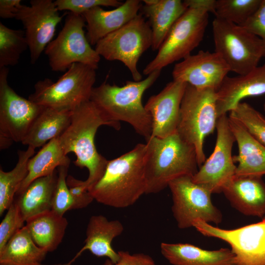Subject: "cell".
<instances>
[{
    "label": "cell",
    "instance_id": "1",
    "mask_svg": "<svg viewBox=\"0 0 265 265\" xmlns=\"http://www.w3.org/2000/svg\"><path fill=\"white\" fill-rule=\"evenodd\" d=\"M146 144L108 160L102 177L88 189L94 200L115 208L134 204L146 193L144 158Z\"/></svg>",
    "mask_w": 265,
    "mask_h": 265
},
{
    "label": "cell",
    "instance_id": "2",
    "mask_svg": "<svg viewBox=\"0 0 265 265\" xmlns=\"http://www.w3.org/2000/svg\"><path fill=\"white\" fill-rule=\"evenodd\" d=\"M106 125L118 130L119 122L108 120L90 100L83 102L72 110L71 122L59 140L65 154L71 152L76 156L75 165L88 171L84 181L87 189L103 175L108 160L96 148L94 138L98 128Z\"/></svg>",
    "mask_w": 265,
    "mask_h": 265
},
{
    "label": "cell",
    "instance_id": "3",
    "mask_svg": "<svg viewBox=\"0 0 265 265\" xmlns=\"http://www.w3.org/2000/svg\"><path fill=\"white\" fill-rule=\"evenodd\" d=\"M160 72L154 71L139 81L128 80L122 86L104 81L93 87L90 100L108 120L128 123L146 140L151 136L152 121L142 104V97L157 80Z\"/></svg>",
    "mask_w": 265,
    "mask_h": 265
},
{
    "label": "cell",
    "instance_id": "4",
    "mask_svg": "<svg viewBox=\"0 0 265 265\" xmlns=\"http://www.w3.org/2000/svg\"><path fill=\"white\" fill-rule=\"evenodd\" d=\"M146 141L145 194L159 192L174 180L193 176L197 172L195 148L183 140L177 132L164 138L151 136Z\"/></svg>",
    "mask_w": 265,
    "mask_h": 265
},
{
    "label": "cell",
    "instance_id": "5",
    "mask_svg": "<svg viewBox=\"0 0 265 265\" xmlns=\"http://www.w3.org/2000/svg\"><path fill=\"white\" fill-rule=\"evenodd\" d=\"M216 90L187 84L180 106L177 132L195 149L199 167L205 161V138L216 129L218 118Z\"/></svg>",
    "mask_w": 265,
    "mask_h": 265
},
{
    "label": "cell",
    "instance_id": "6",
    "mask_svg": "<svg viewBox=\"0 0 265 265\" xmlns=\"http://www.w3.org/2000/svg\"><path fill=\"white\" fill-rule=\"evenodd\" d=\"M96 80V70L74 63L56 82L48 78L38 80L28 99L44 107L72 111L90 100Z\"/></svg>",
    "mask_w": 265,
    "mask_h": 265
},
{
    "label": "cell",
    "instance_id": "7",
    "mask_svg": "<svg viewBox=\"0 0 265 265\" xmlns=\"http://www.w3.org/2000/svg\"><path fill=\"white\" fill-rule=\"evenodd\" d=\"M209 13L203 7L188 6L173 26L155 58L144 68L143 74L148 76L154 71L161 70L190 55L204 38Z\"/></svg>",
    "mask_w": 265,
    "mask_h": 265
},
{
    "label": "cell",
    "instance_id": "8",
    "mask_svg": "<svg viewBox=\"0 0 265 265\" xmlns=\"http://www.w3.org/2000/svg\"><path fill=\"white\" fill-rule=\"evenodd\" d=\"M212 29L214 52L221 56L230 71L244 75L258 66L264 53L260 38L241 26L216 18Z\"/></svg>",
    "mask_w": 265,
    "mask_h": 265
},
{
    "label": "cell",
    "instance_id": "9",
    "mask_svg": "<svg viewBox=\"0 0 265 265\" xmlns=\"http://www.w3.org/2000/svg\"><path fill=\"white\" fill-rule=\"evenodd\" d=\"M138 13L133 19L99 40L95 50L108 61L122 62L129 70L134 81L142 80L138 61L152 46V32L148 21Z\"/></svg>",
    "mask_w": 265,
    "mask_h": 265
},
{
    "label": "cell",
    "instance_id": "10",
    "mask_svg": "<svg viewBox=\"0 0 265 265\" xmlns=\"http://www.w3.org/2000/svg\"><path fill=\"white\" fill-rule=\"evenodd\" d=\"M85 26L82 15L72 12L67 15L62 29L44 51L52 71L66 72L76 63L98 69L101 56L88 42Z\"/></svg>",
    "mask_w": 265,
    "mask_h": 265
},
{
    "label": "cell",
    "instance_id": "11",
    "mask_svg": "<svg viewBox=\"0 0 265 265\" xmlns=\"http://www.w3.org/2000/svg\"><path fill=\"white\" fill-rule=\"evenodd\" d=\"M8 67L0 68V148L22 142L44 106L18 95L8 83Z\"/></svg>",
    "mask_w": 265,
    "mask_h": 265
},
{
    "label": "cell",
    "instance_id": "12",
    "mask_svg": "<svg viewBox=\"0 0 265 265\" xmlns=\"http://www.w3.org/2000/svg\"><path fill=\"white\" fill-rule=\"evenodd\" d=\"M191 177L178 178L168 185L173 201L172 211L178 227L182 229L193 227L194 221L197 220L208 223H221L222 214L213 204L212 194L193 182Z\"/></svg>",
    "mask_w": 265,
    "mask_h": 265
},
{
    "label": "cell",
    "instance_id": "13",
    "mask_svg": "<svg viewBox=\"0 0 265 265\" xmlns=\"http://www.w3.org/2000/svg\"><path fill=\"white\" fill-rule=\"evenodd\" d=\"M216 130L217 137L212 154L191 177L193 182L212 194L222 192L235 177L236 170L232 154L236 140L227 114L218 118Z\"/></svg>",
    "mask_w": 265,
    "mask_h": 265
},
{
    "label": "cell",
    "instance_id": "14",
    "mask_svg": "<svg viewBox=\"0 0 265 265\" xmlns=\"http://www.w3.org/2000/svg\"><path fill=\"white\" fill-rule=\"evenodd\" d=\"M193 227L204 236L229 244L235 265H265V215L258 222L234 229H221L200 220L194 221Z\"/></svg>",
    "mask_w": 265,
    "mask_h": 265
},
{
    "label": "cell",
    "instance_id": "15",
    "mask_svg": "<svg viewBox=\"0 0 265 265\" xmlns=\"http://www.w3.org/2000/svg\"><path fill=\"white\" fill-rule=\"evenodd\" d=\"M29 3L18 7L15 19L23 25L30 62L34 64L53 40L62 16L52 0H31Z\"/></svg>",
    "mask_w": 265,
    "mask_h": 265
},
{
    "label": "cell",
    "instance_id": "16",
    "mask_svg": "<svg viewBox=\"0 0 265 265\" xmlns=\"http://www.w3.org/2000/svg\"><path fill=\"white\" fill-rule=\"evenodd\" d=\"M230 68L221 56L209 51H199L176 63L172 72L173 79L197 89H219Z\"/></svg>",
    "mask_w": 265,
    "mask_h": 265
},
{
    "label": "cell",
    "instance_id": "17",
    "mask_svg": "<svg viewBox=\"0 0 265 265\" xmlns=\"http://www.w3.org/2000/svg\"><path fill=\"white\" fill-rule=\"evenodd\" d=\"M186 86L185 82L173 80L147 100L144 106L152 118V136L164 138L177 132L181 104Z\"/></svg>",
    "mask_w": 265,
    "mask_h": 265
},
{
    "label": "cell",
    "instance_id": "18",
    "mask_svg": "<svg viewBox=\"0 0 265 265\" xmlns=\"http://www.w3.org/2000/svg\"><path fill=\"white\" fill-rule=\"evenodd\" d=\"M265 94V63L244 75L226 77L216 91L218 118L244 98Z\"/></svg>",
    "mask_w": 265,
    "mask_h": 265
},
{
    "label": "cell",
    "instance_id": "19",
    "mask_svg": "<svg viewBox=\"0 0 265 265\" xmlns=\"http://www.w3.org/2000/svg\"><path fill=\"white\" fill-rule=\"evenodd\" d=\"M139 0H127L114 9L94 7L82 14L85 22L86 38L92 46L107 35L122 27L136 17L142 5Z\"/></svg>",
    "mask_w": 265,
    "mask_h": 265
},
{
    "label": "cell",
    "instance_id": "20",
    "mask_svg": "<svg viewBox=\"0 0 265 265\" xmlns=\"http://www.w3.org/2000/svg\"><path fill=\"white\" fill-rule=\"evenodd\" d=\"M229 124L238 146L233 156L236 177L265 176V146L255 138L236 118L228 116Z\"/></svg>",
    "mask_w": 265,
    "mask_h": 265
},
{
    "label": "cell",
    "instance_id": "21",
    "mask_svg": "<svg viewBox=\"0 0 265 265\" xmlns=\"http://www.w3.org/2000/svg\"><path fill=\"white\" fill-rule=\"evenodd\" d=\"M231 205L246 216L265 215V183L260 177H236L223 190Z\"/></svg>",
    "mask_w": 265,
    "mask_h": 265
},
{
    "label": "cell",
    "instance_id": "22",
    "mask_svg": "<svg viewBox=\"0 0 265 265\" xmlns=\"http://www.w3.org/2000/svg\"><path fill=\"white\" fill-rule=\"evenodd\" d=\"M123 231V225L118 220H109L102 215H92L87 224L84 245L67 265H71L87 250L97 257H106L113 263H117L120 256L112 248L111 243Z\"/></svg>",
    "mask_w": 265,
    "mask_h": 265
},
{
    "label": "cell",
    "instance_id": "23",
    "mask_svg": "<svg viewBox=\"0 0 265 265\" xmlns=\"http://www.w3.org/2000/svg\"><path fill=\"white\" fill-rule=\"evenodd\" d=\"M162 255L172 265H235L231 249L208 250L189 243H161Z\"/></svg>",
    "mask_w": 265,
    "mask_h": 265
},
{
    "label": "cell",
    "instance_id": "24",
    "mask_svg": "<svg viewBox=\"0 0 265 265\" xmlns=\"http://www.w3.org/2000/svg\"><path fill=\"white\" fill-rule=\"evenodd\" d=\"M187 7L181 0H157L152 4L142 5L140 11L148 19L152 32V49L158 50L177 20Z\"/></svg>",
    "mask_w": 265,
    "mask_h": 265
},
{
    "label": "cell",
    "instance_id": "25",
    "mask_svg": "<svg viewBox=\"0 0 265 265\" xmlns=\"http://www.w3.org/2000/svg\"><path fill=\"white\" fill-rule=\"evenodd\" d=\"M58 179V171L36 179L14 200L25 222L29 218L52 209V201Z\"/></svg>",
    "mask_w": 265,
    "mask_h": 265
},
{
    "label": "cell",
    "instance_id": "26",
    "mask_svg": "<svg viewBox=\"0 0 265 265\" xmlns=\"http://www.w3.org/2000/svg\"><path fill=\"white\" fill-rule=\"evenodd\" d=\"M72 111H61L45 107L31 125L21 142L34 149L43 146L60 136L71 122Z\"/></svg>",
    "mask_w": 265,
    "mask_h": 265
},
{
    "label": "cell",
    "instance_id": "27",
    "mask_svg": "<svg viewBox=\"0 0 265 265\" xmlns=\"http://www.w3.org/2000/svg\"><path fill=\"white\" fill-rule=\"evenodd\" d=\"M26 223L34 243L48 252L54 251L61 243L68 224L65 217L53 210L32 216Z\"/></svg>",
    "mask_w": 265,
    "mask_h": 265
},
{
    "label": "cell",
    "instance_id": "28",
    "mask_svg": "<svg viewBox=\"0 0 265 265\" xmlns=\"http://www.w3.org/2000/svg\"><path fill=\"white\" fill-rule=\"evenodd\" d=\"M70 160L65 154L59 137L44 145L28 163V173L22 183L15 196L22 193L33 181L52 174L60 166L69 167Z\"/></svg>",
    "mask_w": 265,
    "mask_h": 265
},
{
    "label": "cell",
    "instance_id": "29",
    "mask_svg": "<svg viewBox=\"0 0 265 265\" xmlns=\"http://www.w3.org/2000/svg\"><path fill=\"white\" fill-rule=\"evenodd\" d=\"M48 252L38 247L25 226L11 238L0 251V264L42 265Z\"/></svg>",
    "mask_w": 265,
    "mask_h": 265
},
{
    "label": "cell",
    "instance_id": "30",
    "mask_svg": "<svg viewBox=\"0 0 265 265\" xmlns=\"http://www.w3.org/2000/svg\"><path fill=\"white\" fill-rule=\"evenodd\" d=\"M35 149L28 146L25 151H18V162L8 172L0 168V215L13 203L15 195L28 173V163L33 156Z\"/></svg>",
    "mask_w": 265,
    "mask_h": 265
},
{
    "label": "cell",
    "instance_id": "31",
    "mask_svg": "<svg viewBox=\"0 0 265 265\" xmlns=\"http://www.w3.org/2000/svg\"><path fill=\"white\" fill-rule=\"evenodd\" d=\"M27 48L24 30L9 28L0 22V68L17 65Z\"/></svg>",
    "mask_w": 265,
    "mask_h": 265
},
{
    "label": "cell",
    "instance_id": "32",
    "mask_svg": "<svg viewBox=\"0 0 265 265\" xmlns=\"http://www.w3.org/2000/svg\"><path fill=\"white\" fill-rule=\"evenodd\" d=\"M261 0H215V18L242 26L257 11Z\"/></svg>",
    "mask_w": 265,
    "mask_h": 265
},
{
    "label": "cell",
    "instance_id": "33",
    "mask_svg": "<svg viewBox=\"0 0 265 265\" xmlns=\"http://www.w3.org/2000/svg\"><path fill=\"white\" fill-rule=\"evenodd\" d=\"M229 114L265 146V117L261 112L249 104L241 102Z\"/></svg>",
    "mask_w": 265,
    "mask_h": 265
},
{
    "label": "cell",
    "instance_id": "34",
    "mask_svg": "<svg viewBox=\"0 0 265 265\" xmlns=\"http://www.w3.org/2000/svg\"><path fill=\"white\" fill-rule=\"evenodd\" d=\"M69 167L57 168L58 179L52 201V209L63 216L68 211L77 209L76 203L71 194L66 183Z\"/></svg>",
    "mask_w": 265,
    "mask_h": 265
},
{
    "label": "cell",
    "instance_id": "35",
    "mask_svg": "<svg viewBox=\"0 0 265 265\" xmlns=\"http://www.w3.org/2000/svg\"><path fill=\"white\" fill-rule=\"evenodd\" d=\"M7 210L0 224V251L16 233L25 226L24 223L26 222L15 200Z\"/></svg>",
    "mask_w": 265,
    "mask_h": 265
},
{
    "label": "cell",
    "instance_id": "36",
    "mask_svg": "<svg viewBox=\"0 0 265 265\" xmlns=\"http://www.w3.org/2000/svg\"><path fill=\"white\" fill-rule=\"evenodd\" d=\"M54 2L58 11L68 10L79 15L97 6L116 8L123 3L118 0H56Z\"/></svg>",
    "mask_w": 265,
    "mask_h": 265
},
{
    "label": "cell",
    "instance_id": "37",
    "mask_svg": "<svg viewBox=\"0 0 265 265\" xmlns=\"http://www.w3.org/2000/svg\"><path fill=\"white\" fill-rule=\"evenodd\" d=\"M66 183L71 194L75 200L77 209L86 207L94 200L85 185L84 181L68 175Z\"/></svg>",
    "mask_w": 265,
    "mask_h": 265
},
{
    "label": "cell",
    "instance_id": "38",
    "mask_svg": "<svg viewBox=\"0 0 265 265\" xmlns=\"http://www.w3.org/2000/svg\"><path fill=\"white\" fill-rule=\"evenodd\" d=\"M241 26L261 39L264 44L265 57V0H261L257 11Z\"/></svg>",
    "mask_w": 265,
    "mask_h": 265
},
{
    "label": "cell",
    "instance_id": "39",
    "mask_svg": "<svg viewBox=\"0 0 265 265\" xmlns=\"http://www.w3.org/2000/svg\"><path fill=\"white\" fill-rule=\"evenodd\" d=\"M120 258L116 263H113L108 259L102 265H156L153 258L144 253L131 254L129 251H118Z\"/></svg>",
    "mask_w": 265,
    "mask_h": 265
},
{
    "label": "cell",
    "instance_id": "40",
    "mask_svg": "<svg viewBox=\"0 0 265 265\" xmlns=\"http://www.w3.org/2000/svg\"><path fill=\"white\" fill-rule=\"evenodd\" d=\"M21 4V0H0V17L15 19L17 9Z\"/></svg>",
    "mask_w": 265,
    "mask_h": 265
},
{
    "label": "cell",
    "instance_id": "41",
    "mask_svg": "<svg viewBox=\"0 0 265 265\" xmlns=\"http://www.w3.org/2000/svg\"><path fill=\"white\" fill-rule=\"evenodd\" d=\"M263 107H264V110L265 111V102L264 103Z\"/></svg>",
    "mask_w": 265,
    "mask_h": 265
},
{
    "label": "cell",
    "instance_id": "42",
    "mask_svg": "<svg viewBox=\"0 0 265 265\" xmlns=\"http://www.w3.org/2000/svg\"></svg>",
    "mask_w": 265,
    "mask_h": 265
}]
</instances>
